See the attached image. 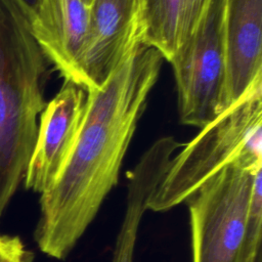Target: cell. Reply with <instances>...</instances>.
Segmentation results:
<instances>
[{
	"label": "cell",
	"instance_id": "obj_1",
	"mask_svg": "<svg viewBox=\"0 0 262 262\" xmlns=\"http://www.w3.org/2000/svg\"><path fill=\"white\" fill-rule=\"evenodd\" d=\"M163 60L159 51L140 43L100 87L87 91L71 156L54 183L40 193L34 236L45 255L66 259L117 185Z\"/></svg>",
	"mask_w": 262,
	"mask_h": 262
},
{
	"label": "cell",
	"instance_id": "obj_2",
	"mask_svg": "<svg viewBox=\"0 0 262 262\" xmlns=\"http://www.w3.org/2000/svg\"><path fill=\"white\" fill-rule=\"evenodd\" d=\"M48 64L29 20L11 0H0V218L35 146Z\"/></svg>",
	"mask_w": 262,
	"mask_h": 262
},
{
	"label": "cell",
	"instance_id": "obj_3",
	"mask_svg": "<svg viewBox=\"0 0 262 262\" xmlns=\"http://www.w3.org/2000/svg\"><path fill=\"white\" fill-rule=\"evenodd\" d=\"M261 171L232 163L186 200L191 262H262Z\"/></svg>",
	"mask_w": 262,
	"mask_h": 262
},
{
	"label": "cell",
	"instance_id": "obj_4",
	"mask_svg": "<svg viewBox=\"0 0 262 262\" xmlns=\"http://www.w3.org/2000/svg\"><path fill=\"white\" fill-rule=\"evenodd\" d=\"M261 122L262 78L173 156L147 210L166 212L186 202L210 177L232 163L262 165Z\"/></svg>",
	"mask_w": 262,
	"mask_h": 262
},
{
	"label": "cell",
	"instance_id": "obj_5",
	"mask_svg": "<svg viewBox=\"0 0 262 262\" xmlns=\"http://www.w3.org/2000/svg\"><path fill=\"white\" fill-rule=\"evenodd\" d=\"M225 0H210L191 35L170 59L182 124L203 128L229 105L226 94Z\"/></svg>",
	"mask_w": 262,
	"mask_h": 262
},
{
	"label": "cell",
	"instance_id": "obj_6",
	"mask_svg": "<svg viewBox=\"0 0 262 262\" xmlns=\"http://www.w3.org/2000/svg\"><path fill=\"white\" fill-rule=\"evenodd\" d=\"M88 12L80 57L86 92L100 87L143 36L141 0H92Z\"/></svg>",
	"mask_w": 262,
	"mask_h": 262
},
{
	"label": "cell",
	"instance_id": "obj_7",
	"mask_svg": "<svg viewBox=\"0 0 262 262\" xmlns=\"http://www.w3.org/2000/svg\"><path fill=\"white\" fill-rule=\"evenodd\" d=\"M87 92L64 80L39 117L35 146L24 178L25 187L42 193L57 179L78 137Z\"/></svg>",
	"mask_w": 262,
	"mask_h": 262
},
{
	"label": "cell",
	"instance_id": "obj_8",
	"mask_svg": "<svg viewBox=\"0 0 262 262\" xmlns=\"http://www.w3.org/2000/svg\"><path fill=\"white\" fill-rule=\"evenodd\" d=\"M88 16V5L83 0H40L30 24L32 34L48 62L64 80L82 88L80 57Z\"/></svg>",
	"mask_w": 262,
	"mask_h": 262
},
{
	"label": "cell",
	"instance_id": "obj_9",
	"mask_svg": "<svg viewBox=\"0 0 262 262\" xmlns=\"http://www.w3.org/2000/svg\"><path fill=\"white\" fill-rule=\"evenodd\" d=\"M228 105L262 78V0H225Z\"/></svg>",
	"mask_w": 262,
	"mask_h": 262
},
{
	"label": "cell",
	"instance_id": "obj_10",
	"mask_svg": "<svg viewBox=\"0 0 262 262\" xmlns=\"http://www.w3.org/2000/svg\"><path fill=\"white\" fill-rule=\"evenodd\" d=\"M173 136L155 141L127 172V198L124 217L117 235L112 262H133L139 226L147 205L164 178L176 150L181 147Z\"/></svg>",
	"mask_w": 262,
	"mask_h": 262
},
{
	"label": "cell",
	"instance_id": "obj_11",
	"mask_svg": "<svg viewBox=\"0 0 262 262\" xmlns=\"http://www.w3.org/2000/svg\"><path fill=\"white\" fill-rule=\"evenodd\" d=\"M183 0H141L142 44L155 48L168 62L179 46Z\"/></svg>",
	"mask_w": 262,
	"mask_h": 262
},
{
	"label": "cell",
	"instance_id": "obj_12",
	"mask_svg": "<svg viewBox=\"0 0 262 262\" xmlns=\"http://www.w3.org/2000/svg\"><path fill=\"white\" fill-rule=\"evenodd\" d=\"M209 2L210 0H183L179 29V45L196 29Z\"/></svg>",
	"mask_w": 262,
	"mask_h": 262
},
{
	"label": "cell",
	"instance_id": "obj_13",
	"mask_svg": "<svg viewBox=\"0 0 262 262\" xmlns=\"http://www.w3.org/2000/svg\"><path fill=\"white\" fill-rule=\"evenodd\" d=\"M34 256L18 236H7L0 251V262H33Z\"/></svg>",
	"mask_w": 262,
	"mask_h": 262
},
{
	"label": "cell",
	"instance_id": "obj_14",
	"mask_svg": "<svg viewBox=\"0 0 262 262\" xmlns=\"http://www.w3.org/2000/svg\"><path fill=\"white\" fill-rule=\"evenodd\" d=\"M11 1L15 4V6L20 10L24 16L31 24V21L33 20L37 12L40 0H11Z\"/></svg>",
	"mask_w": 262,
	"mask_h": 262
},
{
	"label": "cell",
	"instance_id": "obj_15",
	"mask_svg": "<svg viewBox=\"0 0 262 262\" xmlns=\"http://www.w3.org/2000/svg\"><path fill=\"white\" fill-rule=\"evenodd\" d=\"M7 236H8V235H1V234H0V251H1V249L4 247V245H5V243H6V239H7Z\"/></svg>",
	"mask_w": 262,
	"mask_h": 262
},
{
	"label": "cell",
	"instance_id": "obj_16",
	"mask_svg": "<svg viewBox=\"0 0 262 262\" xmlns=\"http://www.w3.org/2000/svg\"><path fill=\"white\" fill-rule=\"evenodd\" d=\"M83 1H84V2H85L87 5H89V4H90V2H91L92 0H83Z\"/></svg>",
	"mask_w": 262,
	"mask_h": 262
}]
</instances>
